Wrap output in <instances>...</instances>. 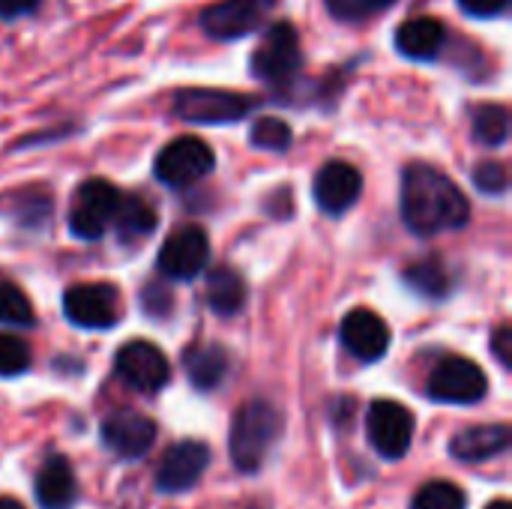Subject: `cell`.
Returning a JSON list of instances; mask_svg holds the SVG:
<instances>
[{
    "instance_id": "cell-9",
    "label": "cell",
    "mask_w": 512,
    "mask_h": 509,
    "mask_svg": "<svg viewBox=\"0 0 512 509\" xmlns=\"http://www.w3.org/2000/svg\"><path fill=\"white\" fill-rule=\"evenodd\" d=\"M486 390H489L486 372L474 360H462V357H450L438 363L426 384L429 399L444 405H477L486 396Z\"/></svg>"
},
{
    "instance_id": "cell-28",
    "label": "cell",
    "mask_w": 512,
    "mask_h": 509,
    "mask_svg": "<svg viewBox=\"0 0 512 509\" xmlns=\"http://www.w3.org/2000/svg\"><path fill=\"white\" fill-rule=\"evenodd\" d=\"M0 324H6V327H33L36 324L30 300L9 279H0Z\"/></svg>"
},
{
    "instance_id": "cell-20",
    "label": "cell",
    "mask_w": 512,
    "mask_h": 509,
    "mask_svg": "<svg viewBox=\"0 0 512 509\" xmlns=\"http://www.w3.org/2000/svg\"><path fill=\"white\" fill-rule=\"evenodd\" d=\"M36 501L42 509H72L78 501L75 471L63 456H48L36 474Z\"/></svg>"
},
{
    "instance_id": "cell-31",
    "label": "cell",
    "mask_w": 512,
    "mask_h": 509,
    "mask_svg": "<svg viewBox=\"0 0 512 509\" xmlns=\"http://www.w3.org/2000/svg\"><path fill=\"white\" fill-rule=\"evenodd\" d=\"M471 180H474V186H477L483 195H504V192L510 189V174H507V168H504L498 159H483V162H477L474 171H471Z\"/></svg>"
},
{
    "instance_id": "cell-3",
    "label": "cell",
    "mask_w": 512,
    "mask_h": 509,
    "mask_svg": "<svg viewBox=\"0 0 512 509\" xmlns=\"http://www.w3.org/2000/svg\"><path fill=\"white\" fill-rule=\"evenodd\" d=\"M282 414L267 402V399H252L246 402L234 423H231V441H228V450H231V462L237 471L243 474H255L270 450L279 444L282 438Z\"/></svg>"
},
{
    "instance_id": "cell-10",
    "label": "cell",
    "mask_w": 512,
    "mask_h": 509,
    "mask_svg": "<svg viewBox=\"0 0 512 509\" xmlns=\"http://www.w3.org/2000/svg\"><path fill=\"white\" fill-rule=\"evenodd\" d=\"M363 57H354V60H345L339 66H330L324 75H300L288 90H282L279 96H273V102H282V105H300V108H327L333 111L342 99V93L348 90L357 66H360Z\"/></svg>"
},
{
    "instance_id": "cell-18",
    "label": "cell",
    "mask_w": 512,
    "mask_h": 509,
    "mask_svg": "<svg viewBox=\"0 0 512 509\" xmlns=\"http://www.w3.org/2000/svg\"><path fill=\"white\" fill-rule=\"evenodd\" d=\"M342 348L360 363H378L390 348V327L372 309H351L339 327Z\"/></svg>"
},
{
    "instance_id": "cell-30",
    "label": "cell",
    "mask_w": 512,
    "mask_h": 509,
    "mask_svg": "<svg viewBox=\"0 0 512 509\" xmlns=\"http://www.w3.org/2000/svg\"><path fill=\"white\" fill-rule=\"evenodd\" d=\"M30 369V348L24 339L0 333V378H15Z\"/></svg>"
},
{
    "instance_id": "cell-7",
    "label": "cell",
    "mask_w": 512,
    "mask_h": 509,
    "mask_svg": "<svg viewBox=\"0 0 512 509\" xmlns=\"http://www.w3.org/2000/svg\"><path fill=\"white\" fill-rule=\"evenodd\" d=\"M213 168H216L213 147L198 135H180L159 150L153 162V177L168 189H186L204 180Z\"/></svg>"
},
{
    "instance_id": "cell-16",
    "label": "cell",
    "mask_w": 512,
    "mask_h": 509,
    "mask_svg": "<svg viewBox=\"0 0 512 509\" xmlns=\"http://www.w3.org/2000/svg\"><path fill=\"white\" fill-rule=\"evenodd\" d=\"M102 447L111 450L120 459H141L150 453L156 441V423L138 411H114L99 426Z\"/></svg>"
},
{
    "instance_id": "cell-14",
    "label": "cell",
    "mask_w": 512,
    "mask_h": 509,
    "mask_svg": "<svg viewBox=\"0 0 512 509\" xmlns=\"http://www.w3.org/2000/svg\"><path fill=\"white\" fill-rule=\"evenodd\" d=\"M114 372L126 387H132L138 393H156L171 378L168 357L153 342H144V339H135L117 351Z\"/></svg>"
},
{
    "instance_id": "cell-24",
    "label": "cell",
    "mask_w": 512,
    "mask_h": 509,
    "mask_svg": "<svg viewBox=\"0 0 512 509\" xmlns=\"http://www.w3.org/2000/svg\"><path fill=\"white\" fill-rule=\"evenodd\" d=\"M159 225V216L153 210L150 201H144L141 195L135 192H123L120 198V210L114 216V228H117V237L123 243H135V240H144L147 234H153Z\"/></svg>"
},
{
    "instance_id": "cell-27",
    "label": "cell",
    "mask_w": 512,
    "mask_h": 509,
    "mask_svg": "<svg viewBox=\"0 0 512 509\" xmlns=\"http://www.w3.org/2000/svg\"><path fill=\"white\" fill-rule=\"evenodd\" d=\"M396 3L399 0H324V9L339 24H363L384 15Z\"/></svg>"
},
{
    "instance_id": "cell-36",
    "label": "cell",
    "mask_w": 512,
    "mask_h": 509,
    "mask_svg": "<svg viewBox=\"0 0 512 509\" xmlns=\"http://www.w3.org/2000/svg\"><path fill=\"white\" fill-rule=\"evenodd\" d=\"M0 509H24V507H21V501H15V498H0Z\"/></svg>"
},
{
    "instance_id": "cell-37",
    "label": "cell",
    "mask_w": 512,
    "mask_h": 509,
    "mask_svg": "<svg viewBox=\"0 0 512 509\" xmlns=\"http://www.w3.org/2000/svg\"><path fill=\"white\" fill-rule=\"evenodd\" d=\"M489 509H512V507H510V501H504V498H501V501L489 504Z\"/></svg>"
},
{
    "instance_id": "cell-19",
    "label": "cell",
    "mask_w": 512,
    "mask_h": 509,
    "mask_svg": "<svg viewBox=\"0 0 512 509\" xmlns=\"http://www.w3.org/2000/svg\"><path fill=\"white\" fill-rule=\"evenodd\" d=\"M510 441V426H504V423H495V426H471V429H462L459 435H453L450 456L459 459V462L477 465V462H489V459L507 453L510 450Z\"/></svg>"
},
{
    "instance_id": "cell-25",
    "label": "cell",
    "mask_w": 512,
    "mask_h": 509,
    "mask_svg": "<svg viewBox=\"0 0 512 509\" xmlns=\"http://www.w3.org/2000/svg\"><path fill=\"white\" fill-rule=\"evenodd\" d=\"M471 135L483 147H504L510 138V111L501 102H480L471 108Z\"/></svg>"
},
{
    "instance_id": "cell-29",
    "label": "cell",
    "mask_w": 512,
    "mask_h": 509,
    "mask_svg": "<svg viewBox=\"0 0 512 509\" xmlns=\"http://www.w3.org/2000/svg\"><path fill=\"white\" fill-rule=\"evenodd\" d=\"M465 492L456 483L447 480H432L426 483L417 495L411 509H465Z\"/></svg>"
},
{
    "instance_id": "cell-26",
    "label": "cell",
    "mask_w": 512,
    "mask_h": 509,
    "mask_svg": "<svg viewBox=\"0 0 512 509\" xmlns=\"http://www.w3.org/2000/svg\"><path fill=\"white\" fill-rule=\"evenodd\" d=\"M249 144L264 153H288L294 144V132L282 117H258L249 129Z\"/></svg>"
},
{
    "instance_id": "cell-5",
    "label": "cell",
    "mask_w": 512,
    "mask_h": 509,
    "mask_svg": "<svg viewBox=\"0 0 512 509\" xmlns=\"http://www.w3.org/2000/svg\"><path fill=\"white\" fill-rule=\"evenodd\" d=\"M279 0H216L198 12V27L213 42H240L270 24Z\"/></svg>"
},
{
    "instance_id": "cell-33",
    "label": "cell",
    "mask_w": 512,
    "mask_h": 509,
    "mask_svg": "<svg viewBox=\"0 0 512 509\" xmlns=\"http://www.w3.org/2000/svg\"><path fill=\"white\" fill-rule=\"evenodd\" d=\"M141 306H144V312L153 318H162L168 309H171V294L162 288V285H147L144 291H141Z\"/></svg>"
},
{
    "instance_id": "cell-35",
    "label": "cell",
    "mask_w": 512,
    "mask_h": 509,
    "mask_svg": "<svg viewBox=\"0 0 512 509\" xmlns=\"http://www.w3.org/2000/svg\"><path fill=\"white\" fill-rule=\"evenodd\" d=\"M492 351H495L498 363H501L504 369H510L512 366V327L510 324H501V327L495 330V336H492Z\"/></svg>"
},
{
    "instance_id": "cell-22",
    "label": "cell",
    "mask_w": 512,
    "mask_h": 509,
    "mask_svg": "<svg viewBox=\"0 0 512 509\" xmlns=\"http://www.w3.org/2000/svg\"><path fill=\"white\" fill-rule=\"evenodd\" d=\"M246 279L231 270V267H216L207 273V306L222 315V318H234L243 312L246 306Z\"/></svg>"
},
{
    "instance_id": "cell-15",
    "label": "cell",
    "mask_w": 512,
    "mask_h": 509,
    "mask_svg": "<svg viewBox=\"0 0 512 509\" xmlns=\"http://www.w3.org/2000/svg\"><path fill=\"white\" fill-rule=\"evenodd\" d=\"M312 195H315V204L327 216H342V213H348L360 201V195H363V174L357 171V165H351L345 159H330V162H324L315 171Z\"/></svg>"
},
{
    "instance_id": "cell-6",
    "label": "cell",
    "mask_w": 512,
    "mask_h": 509,
    "mask_svg": "<svg viewBox=\"0 0 512 509\" xmlns=\"http://www.w3.org/2000/svg\"><path fill=\"white\" fill-rule=\"evenodd\" d=\"M120 198H123V192L111 180H102V177L84 180L75 189L72 204H69V231H72V237H78L84 243L99 240L114 225V216L120 210Z\"/></svg>"
},
{
    "instance_id": "cell-32",
    "label": "cell",
    "mask_w": 512,
    "mask_h": 509,
    "mask_svg": "<svg viewBox=\"0 0 512 509\" xmlns=\"http://www.w3.org/2000/svg\"><path fill=\"white\" fill-rule=\"evenodd\" d=\"M510 3L512 0H456V6H459L468 18H480V21L507 15Z\"/></svg>"
},
{
    "instance_id": "cell-34",
    "label": "cell",
    "mask_w": 512,
    "mask_h": 509,
    "mask_svg": "<svg viewBox=\"0 0 512 509\" xmlns=\"http://www.w3.org/2000/svg\"><path fill=\"white\" fill-rule=\"evenodd\" d=\"M45 6V0H0V21H21L36 15Z\"/></svg>"
},
{
    "instance_id": "cell-13",
    "label": "cell",
    "mask_w": 512,
    "mask_h": 509,
    "mask_svg": "<svg viewBox=\"0 0 512 509\" xmlns=\"http://www.w3.org/2000/svg\"><path fill=\"white\" fill-rule=\"evenodd\" d=\"M207 465H210V447L204 441L171 444L156 465V477H153L156 492L180 495V492L195 489V483L204 477Z\"/></svg>"
},
{
    "instance_id": "cell-23",
    "label": "cell",
    "mask_w": 512,
    "mask_h": 509,
    "mask_svg": "<svg viewBox=\"0 0 512 509\" xmlns=\"http://www.w3.org/2000/svg\"><path fill=\"white\" fill-rule=\"evenodd\" d=\"M405 285L429 300H444L450 297L453 291V273L450 267L438 258V255H429V258H420V261H411L402 273Z\"/></svg>"
},
{
    "instance_id": "cell-12",
    "label": "cell",
    "mask_w": 512,
    "mask_h": 509,
    "mask_svg": "<svg viewBox=\"0 0 512 509\" xmlns=\"http://www.w3.org/2000/svg\"><path fill=\"white\" fill-rule=\"evenodd\" d=\"M156 264H159V270L168 279H177V282H189V279L201 276L207 270V264H210V240H207V231L198 228V225L177 228L162 243Z\"/></svg>"
},
{
    "instance_id": "cell-11",
    "label": "cell",
    "mask_w": 512,
    "mask_h": 509,
    "mask_svg": "<svg viewBox=\"0 0 512 509\" xmlns=\"http://www.w3.org/2000/svg\"><path fill=\"white\" fill-rule=\"evenodd\" d=\"M366 432H369V441L378 450V456L396 462V459H402L411 450V441H414V414L405 405H399V402L378 399V402L369 405Z\"/></svg>"
},
{
    "instance_id": "cell-17",
    "label": "cell",
    "mask_w": 512,
    "mask_h": 509,
    "mask_svg": "<svg viewBox=\"0 0 512 509\" xmlns=\"http://www.w3.org/2000/svg\"><path fill=\"white\" fill-rule=\"evenodd\" d=\"M450 36V27L441 21V18H432V15H414V18H405L396 33H393V45L396 51L405 57V60H414V63H435L441 60V54L447 51V39Z\"/></svg>"
},
{
    "instance_id": "cell-2",
    "label": "cell",
    "mask_w": 512,
    "mask_h": 509,
    "mask_svg": "<svg viewBox=\"0 0 512 509\" xmlns=\"http://www.w3.org/2000/svg\"><path fill=\"white\" fill-rule=\"evenodd\" d=\"M303 66H306V54H303L300 30L288 18L267 24L255 51L249 54V75L267 84L273 96H279L303 75Z\"/></svg>"
},
{
    "instance_id": "cell-8",
    "label": "cell",
    "mask_w": 512,
    "mask_h": 509,
    "mask_svg": "<svg viewBox=\"0 0 512 509\" xmlns=\"http://www.w3.org/2000/svg\"><path fill=\"white\" fill-rule=\"evenodd\" d=\"M63 315L81 330H108L120 321V297L114 285L81 282L69 285L63 294Z\"/></svg>"
},
{
    "instance_id": "cell-21",
    "label": "cell",
    "mask_w": 512,
    "mask_h": 509,
    "mask_svg": "<svg viewBox=\"0 0 512 509\" xmlns=\"http://www.w3.org/2000/svg\"><path fill=\"white\" fill-rule=\"evenodd\" d=\"M183 372L195 390H216L228 375V351L213 342H198L183 351Z\"/></svg>"
},
{
    "instance_id": "cell-4",
    "label": "cell",
    "mask_w": 512,
    "mask_h": 509,
    "mask_svg": "<svg viewBox=\"0 0 512 509\" xmlns=\"http://www.w3.org/2000/svg\"><path fill=\"white\" fill-rule=\"evenodd\" d=\"M261 96L222 90V87H177L171 96V114L195 126H225L246 120L261 108Z\"/></svg>"
},
{
    "instance_id": "cell-1",
    "label": "cell",
    "mask_w": 512,
    "mask_h": 509,
    "mask_svg": "<svg viewBox=\"0 0 512 509\" xmlns=\"http://www.w3.org/2000/svg\"><path fill=\"white\" fill-rule=\"evenodd\" d=\"M402 222L417 237H435L444 231H459L471 219V204L465 192L441 168L429 162H411L402 171L399 195Z\"/></svg>"
}]
</instances>
